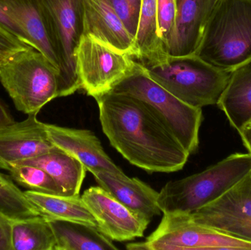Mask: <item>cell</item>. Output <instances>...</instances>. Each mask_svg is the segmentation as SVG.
<instances>
[{"mask_svg": "<svg viewBox=\"0 0 251 250\" xmlns=\"http://www.w3.org/2000/svg\"><path fill=\"white\" fill-rule=\"evenodd\" d=\"M217 105L238 132L251 119V61L233 70Z\"/></svg>", "mask_w": 251, "mask_h": 250, "instance_id": "cell-19", "label": "cell"}, {"mask_svg": "<svg viewBox=\"0 0 251 250\" xmlns=\"http://www.w3.org/2000/svg\"><path fill=\"white\" fill-rule=\"evenodd\" d=\"M135 40L140 20L142 0H107Z\"/></svg>", "mask_w": 251, "mask_h": 250, "instance_id": "cell-27", "label": "cell"}, {"mask_svg": "<svg viewBox=\"0 0 251 250\" xmlns=\"http://www.w3.org/2000/svg\"><path fill=\"white\" fill-rule=\"evenodd\" d=\"M38 114L0 129V169L8 171L18 163L47 154L56 148L49 139L46 123Z\"/></svg>", "mask_w": 251, "mask_h": 250, "instance_id": "cell-12", "label": "cell"}, {"mask_svg": "<svg viewBox=\"0 0 251 250\" xmlns=\"http://www.w3.org/2000/svg\"><path fill=\"white\" fill-rule=\"evenodd\" d=\"M137 63L132 56L83 35L76 54L81 89L94 98L110 92L134 70Z\"/></svg>", "mask_w": 251, "mask_h": 250, "instance_id": "cell-9", "label": "cell"}, {"mask_svg": "<svg viewBox=\"0 0 251 250\" xmlns=\"http://www.w3.org/2000/svg\"><path fill=\"white\" fill-rule=\"evenodd\" d=\"M156 1L142 0L135 38V59L144 66L159 64L168 56L158 33Z\"/></svg>", "mask_w": 251, "mask_h": 250, "instance_id": "cell-22", "label": "cell"}, {"mask_svg": "<svg viewBox=\"0 0 251 250\" xmlns=\"http://www.w3.org/2000/svg\"><path fill=\"white\" fill-rule=\"evenodd\" d=\"M15 120L13 116L9 113L7 107L0 100V129L6 127L9 125L14 123Z\"/></svg>", "mask_w": 251, "mask_h": 250, "instance_id": "cell-32", "label": "cell"}, {"mask_svg": "<svg viewBox=\"0 0 251 250\" xmlns=\"http://www.w3.org/2000/svg\"><path fill=\"white\" fill-rule=\"evenodd\" d=\"M59 70L34 48L22 50L0 63V82L18 111L38 114L58 98Z\"/></svg>", "mask_w": 251, "mask_h": 250, "instance_id": "cell-6", "label": "cell"}, {"mask_svg": "<svg viewBox=\"0 0 251 250\" xmlns=\"http://www.w3.org/2000/svg\"><path fill=\"white\" fill-rule=\"evenodd\" d=\"M91 173L99 186L143 220L151 223L153 217L162 213L157 204L159 192L137 178L103 170Z\"/></svg>", "mask_w": 251, "mask_h": 250, "instance_id": "cell-14", "label": "cell"}, {"mask_svg": "<svg viewBox=\"0 0 251 250\" xmlns=\"http://www.w3.org/2000/svg\"><path fill=\"white\" fill-rule=\"evenodd\" d=\"M112 91L146 102L190 155L198 151L202 108L192 107L174 96L149 76L141 63L137 61L134 70Z\"/></svg>", "mask_w": 251, "mask_h": 250, "instance_id": "cell-5", "label": "cell"}, {"mask_svg": "<svg viewBox=\"0 0 251 250\" xmlns=\"http://www.w3.org/2000/svg\"><path fill=\"white\" fill-rule=\"evenodd\" d=\"M8 172L13 181L28 190L63 195L61 189L54 179L40 167L29 164H16L12 166Z\"/></svg>", "mask_w": 251, "mask_h": 250, "instance_id": "cell-25", "label": "cell"}, {"mask_svg": "<svg viewBox=\"0 0 251 250\" xmlns=\"http://www.w3.org/2000/svg\"><path fill=\"white\" fill-rule=\"evenodd\" d=\"M60 62L58 97L81 89L76 54L84 35L83 0H39Z\"/></svg>", "mask_w": 251, "mask_h": 250, "instance_id": "cell-8", "label": "cell"}, {"mask_svg": "<svg viewBox=\"0 0 251 250\" xmlns=\"http://www.w3.org/2000/svg\"><path fill=\"white\" fill-rule=\"evenodd\" d=\"M0 211L11 221L41 215L38 208L27 199L25 192L18 187L10 176L1 173Z\"/></svg>", "mask_w": 251, "mask_h": 250, "instance_id": "cell-24", "label": "cell"}, {"mask_svg": "<svg viewBox=\"0 0 251 250\" xmlns=\"http://www.w3.org/2000/svg\"><path fill=\"white\" fill-rule=\"evenodd\" d=\"M81 197L100 231L110 240L123 242L143 237L150 223L131 212L101 186H91Z\"/></svg>", "mask_w": 251, "mask_h": 250, "instance_id": "cell-11", "label": "cell"}, {"mask_svg": "<svg viewBox=\"0 0 251 250\" xmlns=\"http://www.w3.org/2000/svg\"><path fill=\"white\" fill-rule=\"evenodd\" d=\"M243 145L251 155V119L238 131Z\"/></svg>", "mask_w": 251, "mask_h": 250, "instance_id": "cell-31", "label": "cell"}, {"mask_svg": "<svg viewBox=\"0 0 251 250\" xmlns=\"http://www.w3.org/2000/svg\"><path fill=\"white\" fill-rule=\"evenodd\" d=\"M94 98L104 135L130 164L149 173L182 170L190 154L146 102L113 91Z\"/></svg>", "mask_w": 251, "mask_h": 250, "instance_id": "cell-1", "label": "cell"}, {"mask_svg": "<svg viewBox=\"0 0 251 250\" xmlns=\"http://www.w3.org/2000/svg\"><path fill=\"white\" fill-rule=\"evenodd\" d=\"M12 250H54L55 237L44 216L11 221Z\"/></svg>", "mask_w": 251, "mask_h": 250, "instance_id": "cell-23", "label": "cell"}, {"mask_svg": "<svg viewBox=\"0 0 251 250\" xmlns=\"http://www.w3.org/2000/svg\"><path fill=\"white\" fill-rule=\"evenodd\" d=\"M217 1L176 0L175 30L168 47V55L184 56L196 53Z\"/></svg>", "mask_w": 251, "mask_h": 250, "instance_id": "cell-16", "label": "cell"}, {"mask_svg": "<svg viewBox=\"0 0 251 250\" xmlns=\"http://www.w3.org/2000/svg\"><path fill=\"white\" fill-rule=\"evenodd\" d=\"M0 26L10 32L18 39L31 46L29 39L20 23L6 8L2 0H0Z\"/></svg>", "mask_w": 251, "mask_h": 250, "instance_id": "cell-29", "label": "cell"}, {"mask_svg": "<svg viewBox=\"0 0 251 250\" xmlns=\"http://www.w3.org/2000/svg\"><path fill=\"white\" fill-rule=\"evenodd\" d=\"M11 220L0 211V250H12Z\"/></svg>", "mask_w": 251, "mask_h": 250, "instance_id": "cell-30", "label": "cell"}, {"mask_svg": "<svg viewBox=\"0 0 251 250\" xmlns=\"http://www.w3.org/2000/svg\"><path fill=\"white\" fill-rule=\"evenodd\" d=\"M195 54L232 72L251 61V0H218Z\"/></svg>", "mask_w": 251, "mask_h": 250, "instance_id": "cell-2", "label": "cell"}, {"mask_svg": "<svg viewBox=\"0 0 251 250\" xmlns=\"http://www.w3.org/2000/svg\"><path fill=\"white\" fill-rule=\"evenodd\" d=\"M24 192L41 215L47 219L76 222L98 227L95 218L80 195L65 196L31 190Z\"/></svg>", "mask_w": 251, "mask_h": 250, "instance_id": "cell-21", "label": "cell"}, {"mask_svg": "<svg viewBox=\"0 0 251 250\" xmlns=\"http://www.w3.org/2000/svg\"><path fill=\"white\" fill-rule=\"evenodd\" d=\"M29 48L32 47L22 42L0 26V63L13 54Z\"/></svg>", "mask_w": 251, "mask_h": 250, "instance_id": "cell-28", "label": "cell"}, {"mask_svg": "<svg viewBox=\"0 0 251 250\" xmlns=\"http://www.w3.org/2000/svg\"><path fill=\"white\" fill-rule=\"evenodd\" d=\"M129 250H251V242L226 234L192 219L190 214H163L146 241L128 244Z\"/></svg>", "mask_w": 251, "mask_h": 250, "instance_id": "cell-7", "label": "cell"}, {"mask_svg": "<svg viewBox=\"0 0 251 250\" xmlns=\"http://www.w3.org/2000/svg\"><path fill=\"white\" fill-rule=\"evenodd\" d=\"M16 164H29L43 169L54 179L65 196L79 195L86 176V168L79 160L57 148Z\"/></svg>", "mask_w": 251, "mask_h": 250, "instance_id": "cell-18", "label": "cell"}, {"mask_svg": "<svg viewBox=\"0 0 251 250\" xmlns=\"http://www.w3.org/2000/svg\"><path fill=\"white\" fill-rule=\"evenodd\" d=\"M25 31L32 48L44 54L59 70L60 62L50 26L39 0H2Z\"/></svg>", "mask_w": 251, "mask_h": 250, "instance_id": "cell-17", "label": "cell"}, {"mask_svg": "<svg viewBox=\"0 0 251 250\" xmlns=\"http://www.w3.org/2000/svg\"><path fill=\"white\" fill-rule=\"evenodd\" d=\"M55 237L54 250H116L117 247L98 227L76 222L50 220Z\"/></svg>", "mask_w": 251, "mask_h": 250, "instance_id": "cell-20", "label": "cell"}, {"mask_svg": "<svg viewBox=\"0 0 251 250\" xmlns=\"http://www.w3.org/2000/svg\"><path fill=\"white\" fill-rule=\"evenodd\" d=\"M190 216L200 224L251 242V171L219 198Z\"/></svg>", "mask_w": 251, "mask_h": 250, "instance_id": "cell-10", "label": "cell"}, {"mask_svg": "<svg viewBox=\"0 0 251 250\" xmlns=\"http://www.w3.org/2000/svg\"><path fill=\"white\" fill-rule=\"evenodd\" d=\"M144 67L149 76L168 92L198 108L217 104L231 73L196 54L168 55L162 63Z\"/></svg>", "mask_w": 251, "mask_h": 250, "instance_id": "cell-4", "label": "cell"}, {"mask_svg": "<svg viewBox=\"0 0 251 250\" xmlns=\"http://www.w3.org/2000/svg\"><path fill=\"white\" fill-rule=\"evenodd\" d=\"M176 17V0H157L156 18L158 33L167 53L175 30Z\"/></svg>", "mask_w": 251, "mask_h": 250, "instance_id": "cell-26", "label": "cell"}, {"mask_svg": "<svg viewBox=\"0 0 251 250\" xmlns=\"http://www.w3.org/2000/svg\"><path fill=\"white\" fill-rule=\"evenodd\" d=\"M251 171L250 154L236 153L203 171L168 182L159 192L162 214H191L213 202Z\"/></svg>", "mask_w": 251, "mask_h": 250, "instance_id": "cell-3", "label": "cell"}, {"mask_svg": "<svg viewBox=\"0 0 251 250\" xmlns=\"http://www.w3.org/2000/svg\"><path fill=\"white\" fill-rule=\"evenodd\" d=\"M46 129L51 143L79 160L87 171L103 170L115 174H125L106 154L100 139L92 131L47 123Z\"/></svg>", "mask_w": 251, "mask_h": 250, "instance_id": "cell-13", "label": "cell"}, {"mask_svg": "<svg viewBox=\"0 0 251 250\" xmlns=\"http://www.w3.org/2000/svg\"><path fill=\"white\" fill-rule=\"evenodd\" d=\"M84 35L136 57L135 40L107 0H83Z\"/></svg>", "mask_w": 251, "mask_h": 250, "instance_id": "cell-15", "label": "cell"}]
</instances>
